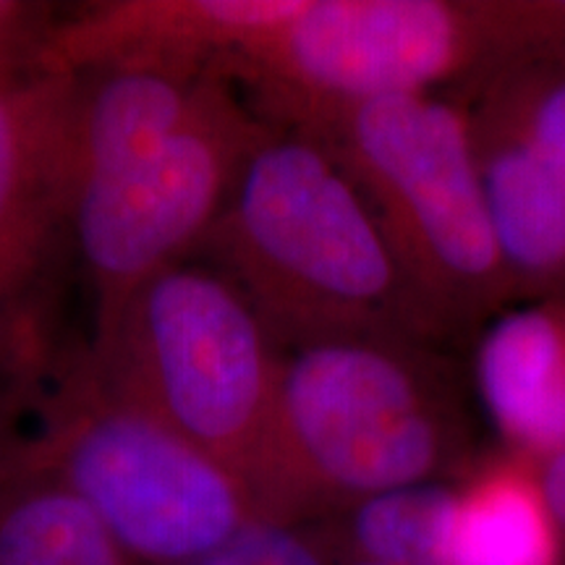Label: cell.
Segmentation results:
<instances>
[{"label": "cell", "mask_w": 565, "mask_h": 565, "mask_svg": "<svg viewBox=\"0 0 565 565\" xmlns=\"http://www.w3.org/2000/svg\"><path fill=\"white\" fill-rule=\"evenodd\" d=\"M0 475L45 477L82 500L141 565H189L259 519L221 463L116 391L89 353L9 383Z\"/></svg>", "instance_id": "7a4b0ae2"}, {"label": "cell", "mask_w": 565, "mask_h": 565, "mask_svg": "<svg viewBox=\"0 0 565 565\" xmlns=\"http://www.w3.org/2000/svg\"><path fill=\"white\" fill-rule=\"evenodd\" d=\"M534 471L550 513H553L555 524L565 534V445L557 448L555 454L542 458V461H536Z\"/></svg>", "instance_id": "d6986e66"}, {"label": "cell", "mask_w": 565, "mask_h": 565, "mask_svg": "<svg viewBox=\"0 0 565 565\" xmlns=\"http://www.w3.org/2000/svg\"><path fill=\"white\" fill-rule=\"evenodd\" d=\"M231 84L212 92L171 139L84 181L71 196L68 231L95 296V341L152 275L194 257L270 131Z\"/></svg>", "instance_id": "52a82bcc"}, {"label": "cell", "mask_w": 565, "mask_h": 565, "mask_svg": "<svg viewBox=\"0 0 565 565\" xmlns=\"http://www.w3.org/2000/svg\"><path fill=\"white\" fill-rule=\"evenodd\" d=\"M482 105L532 147L565 194V53L508 63L487 84Z\"/></svg>", "instance_id": "2e32d148"}, {"label": "cell", "mask_w": 565, "mask_h": 565, "mask_svg": "<svg viewBox=\"0 0 565 565\" xmlns=\"http://www.w3.org/2000/svg\"><path fill=\"white\" fill-rule=\"evenodd\" d=\"M479 393L513 456L542 461L565 445V301L515 309L477 351Z\"/></svg>", "instance_id": "7c38bea8"}, {"label": "cell", "mask_w": 565, "mask_h": 565, "mask_svg": "<svg viewBox=\"0 0 565 565\" xmlns=\"http://www.w3.org/2000/svg\"><path fill=\"white\" fill-rule=\"evenodd\" d=\"M338 565H440V561H362V557H338Z\"/></svg>", "instance_id": "ffe728a7"}, {"label": "cell", "mask_w": 565, "mask_h": 565, "mask_svg": "<svg viewBox=\"0 0 565 565\" xmlns=\"http://www.w3.org/2000/svg\"><path fill=\"white\" fill-rule=\"evenodd\" d=\"M76 74L38 63L0 79V362L9 374L42 353L24 322L61 228H68L66 124Z\"/></svg>", "instance_id": "ba28073f"}, {"label": "cell", "mask_w": 565, "mask_h": 565, "mask_svg": "<svg viewBox=\"0 0 565 565\" xmlns=\"http://www.w3.org/2000/svg\"><path fill=\"white\" fill-rule=\"evenodd\" d=\"M440 565H565L563 532L532 461L494 458L458 487Z\"/></svg>", "instance_id": "4fadbf2b"}, {"label": "cell", "mask_w": 565, "mask_h": 565, "mask_svg": "<svg viewBox=\"0 0 565 565\" xmlns=\"http://www.w3.org/2000/svg\"><path fill=\"white\" fill-rule=\"evenodd\" d=\"M288 131L312 137L343 168L440 330L519 294L494 242L466 113L433 95L377 97Z\"/></svg>", "instance_id": "277c9868"}, {"label": "cell", "mask_w": 565, "mask_h": 565, "mask_svg": "<svg viewBox=\"0 0 565 565\" xmlns=\"http://www.w3.org/2000/svg\"><path fill=\"white\" fill-rule=\"evenodd\" d=\"M469 124L487 215L515 288L565 301L561 183L532 147L487 105H479Z\"/></svg>", "instance_id": "8fae6325"}, {"label": "cell", "mask_w": 565, "mask_h": 565, "mask_svg": "<svg viewBox=\"0 0 565 565\" xmlns=\"http://www.w3.org/2000/svg\"><path fill=\"white\" fill-rule=\"evenodd\" d=\"M414 341L345 338L282 351L259 519L328 521L427 484L461 450L448 380Z\"/></svg>", "instance_id": "3957f363"}, {"label": "cell", "mask_w": 565, "mask_h": 565, "mask_svg": "<svg viewBox=\"0 0 565 565\" xmlns=\"http://www.w3.org/2000/svg\"><path fill=\"white\" fill-rule=\"evenodd\" d=\"M0 565H141L100 519L45 477L0 475Z\"/></svg>", "instance_id": "5bb4252c"}, {"label": "cell", "mask_w": 565, "mask_h": 565, "mask_svg": "<svg viewBox=\"0 0 565 565\" xmlns=\"http://www.w3.org/2000/svg\"><path fill=\"white\" fill-rule=\"evenodd\" d=\"M303 3L307 0H105L45 26L34 63L76 76L154 63L212 71L228 79L236 61L299 17Z\"/></svg>", "instance_id": "9c48e42d"}, {"label": "cell", "mask_w": 565, "mask_h": 565, "mask_svg": "<svg viewBox=\"0 0 565 565\" xmlns=\"http://www.w3.org/2000/svg\"><path fill=\"white\" fill-rule=\"evenodd\" d=\"M34 17L38 11H32L30 6L0 0V79L34 61L42 38Z\"/></svg>", "instance_id": "ac0fdd59"}, {"label": "cell", "mask_w": 565, "mask_h": 565, "mask_svg": "<svg viewBox=\"0 0 565 565\" xmlns=\"http://www.w3.org/2000/svg\"><path fill=\"white\" fill-rule=\"evenodd\" d=\"M194 254L242 291L282 351L440 333L343 168L270 126Z\"/></svg>", "instance_id": "6da1fadb"}, {"label": "cell", "mask_w": 565, "mask_h": 565, "mask_svg": "<svg viewBox=\"0 0 565 565\" xmlns=\"http://www.w3.org/2000/svg\"><path fill=\"white\" fill-rule=\"evenodd\" d=\"M87 353L116 391L238 479L257 508L282 349L228 278L189 259L166 267Z\"/></svg>", "instance_id": "5b68a950"}, {"label": "cell", "mask_w": 565, "mask_h": 565, "mask_svg": "<svg viewBox=\"0 0 565 565\" xmlns=\"http://www.w3.org/2000/svg\"><path fill=\"white\" fill-rule=\"evenodd\" d=\"M456 490L412 484L374 494L317 524L338 557L440 561Z\"/></svg>", "instance_id": "9a60e30c"}, {"label": "cell", "mask_w": 565, "mask_h": 565, "mask_svg": "<svg viewBox=\"0 0 565 565\" xmlns=\"http://www.w3.org/2000/svg\"><path fill=\"white\" fill-rule=\"evenodd\" d=\"M228 82L221 74L129 63L76 76L66 124L68 196L84 181L154 150ZM71 207V204H68Z\"/></svg>", "instance_id": "30bf717a"}, {"label": "cell", "mask_w": 565, "mask_h": 565, "mask_svg": "<svg viewBox=\"0 0 565 565\" xmlns=\"http://www.w3.org/2000/svg\"><path fill=\"white\" fill-rule=\"evenodd\" d=\"M524 58L515 0H307L236 61L228 79L249 84L267 124L299 129L341 105L429 95Z\"/></svg>", "instance_id": "8992f818"}, {"label": "cell", "mask_w": 565, "mask_h": 565, "mask_svg": "<svg viewBox=\"0 0 565 565\" xmlns=\"http://www.w3.org/2000/svg\"><path fill=\"white\" fill-rule=\"evenodd\" d=\"M189 565H338V557L317 524L254 519Z\"/></svg>", "instance_id": "e0dca14e"}]
</instances>
